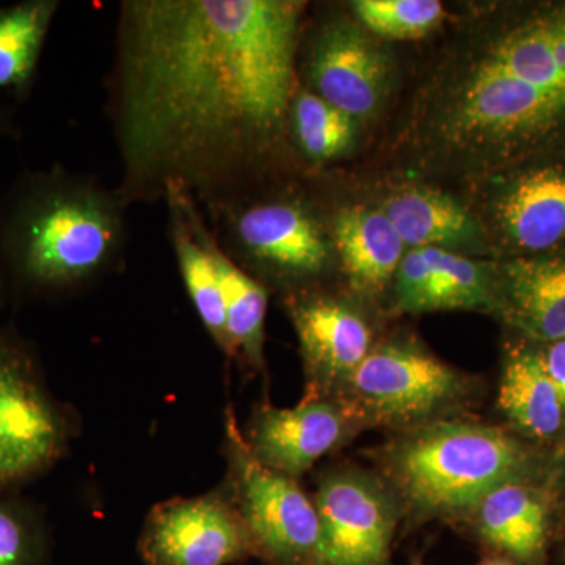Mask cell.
I'll list each match as a JSON object with an SVG mask.
<instances>
[{
    "instance_id": "1",
    "label": "cell",
    "mask_w": 565,
    "mask_h": 565,
    "mask_svg": "<svg viewBox=\"0 0 565 565\" xmlns=\"http://www.w3.org/2000/svg\"><path fill=\"white\" fill-rule=\"evenodd\" d=\"M303 18L297 0L120 3L106 111L129 206L178 185L207 215L255 192L289 151Z\"/></svg>"
},
{
    "instance_id": "2",
    "label": "cell",
    "mask_w": 565,
    "mask_h": 565,
    "mask_svg": "<svg viewBox=\"0 0 565 565\" xmlns=\"http://www.w3.org/2000/svg\"><path fill=\"white\" fill-rule=\"evenodd\" d=\"M129 207L117 188L61 163L20 174L0 199L7 292L63 296L122 269Z\"/></svg>"
},
{
    "instance_id": "3",
    "label": "cell",
    "mask_w": 565,
    "mask_h": 565,
    "mask_svg": "<svg viewBox=\"0 0 565 565\" xmlns=\"http://www.w3.org/2000/svg\"><path fill=\"white\" fill-rule=\"evenodd\" d=\"M384 465L415 511L456 515L497 487L526 481L533 457L500 427L441 419L405 430L386 446Z\"/></svg>"
},
{
    "instance_id": "4",
    "label": "cell",
    "mask_w": 565,
    "mask_h": 565,
    "mask_svg": "<svg viewBox=\"0 0 565 565\" xmlns=\"http://www.w3.org/2000/svg\"><path fill=\"white\" fill-rule=\"evenodd\" d=\"M215 241L245 273L291 288L321 277L333 244L313 206L294 191L247 193L206 215Z\"/></svg>"
},
{
    "instance_id": "5",
    "label": "cell",
    "mask_w": 565,
    "mask_h": 565,
    "mask_svg": "<svg viewBox=\"0 0 565 565\" xmlns=\"http://www.w3.org/2000/svg\"><path fill=\"white\" fill-rule=\"evenodd\" d=\"M470 390L463 374L433 353L388 343L374 348L334 397L360 424L408 430L441 422Z\"/></svg>"
},
{
    "instance_id": "6",
    "label": "cell",
    "mask_w": 565,
    "mask_h": 565,
    "mask_svg": "<svg viewBox=\"0 0 565 565\" xmlns=\"http://www.w3.org/2000/svg\"><path fill=\"white\" fill-rule=\"evenodd\" d=\"M226 487L250 534L256 555L273 565L318 564L319 516L296 478L264 467L237 426L225 416Z\"/></svg>"
},
{
    "instance_id": "7",
    "label": "cell",
    "mask_w": 565,
    "mask_h": 565,
    "mask_svg": "<svg viewBox=\"0 0 565 565\" xmlns=\"http://www.w3.org/2000/svg\"><path fill=\"white\" fill-rule=\"evenodd\" d=\"M70 437L68 416L44 386L28 345L0 329V492L50 470Z\"/></svg>"
},
{
    "instance_id": "8",
    "label": "cell",
    "mask_w": 565,
    "mask_h": 565,
    "mask_svg": "<svg viewBox=\"0 0 565 565\" xmlns=\"http://www.w3.org/2000/svg\"><path fill=\"white\" fill-rule=\"evenodd\" d=\"M139 553L147 565H228L256 555L226 484L156 504L141 530Z\"/></svg>"
},
{
    "instance_id": "9",
    "label": "cell",
    "mask_w": 565,
    "mask_h": 565,
    "mask_svg": "<svg viewBox=\"0 0 565 565\" xmlns=\"http://www.w3.org/2000/svg\"><path fill=\"white\" fill-rule=\"evenodd\" d=\"M315 505L321 531L316 565L386 564L397 505L377 479L352 470L323 476Z\"/></svg>"
},
{
    "instance_id": "10",
    "label": "cell",
    "mask_w": 565,
    "mask_h": 565,
    "mask_svg": "<svg viewBox=\"0 0 565 565\" xmlns=\"http://www.w3.org/2000/svg\"><path fill=\"white\" fill-rule=\"evenodd\" d=\"M565 117V95L515 79L479 62L457 90L449 136L476 145L542 132Z\"/></svg>"
},
{
    "instance_id": "11",
    "label": "cell",
    "mask_w": 565,
    "mask_h": 565,
    "mask_svg": "<svg viewBox=\"0 0 565 565\" xmlns=\"http://www.w3.org/2000/svg\"><path fill=\"white\" fill-rule=\"evenodd\" d=\"M297 65L300 87L321 96L349 117L373 114L384 96L388 58L351 22L326 21L305 40Z\"/></svg>"
},
{
    "instance_id": "12",
    "label": "cell",
    "mask_w": 565,
    "mask_h": 565,
    "mask_svg": "<svg viewBox=\"0 0 565 565\" xmlns=\"http://www.w3.org/2000/svg\"><path fill=\"white\" fill-rule=\"evenodd\" d=\"M286 308L299 338L307 396H337L374 349L370 323L344 300L308 288L289 292Z\"/></svg>"
},
{
    "instance_id": "13",
    "label": "cell",
    "mask_w": 565,
    "mask_h": 565,
    "mask_svg": "<svg viewBox=\"0 0 565 565\" xmlns=\"http://www.w3.org/2000/svg\"><path fill=\"white\" fill-rule=\"evenodd\" d=\"M359 424L338 397L305 394L296 407L259 405L245 440L264 467L297 479L343 446Z\"/></svg>"
},
{
    "instance_id": "14",
    "label": "cell",
    "mask_w": 565,
    "mask_h": 565,
    "mask_svg": "<svg viewBox=\"0 0 565 565\" xmlns=\"http://www.w3.org/2000/svg\"><path fill=\"white\" fill-rule=\"evenodd\" d=\"M393 281L394 302L401 313L500 310L498 275L455 250L411 248Z\"/></svg>"
},
{
    "instance_id": "15",
    "label": "cell",
    "mask_w": 565,
    "mask_h": 565,
    "mask_svg": "<svg viewBox=\"0 0 565 565\" xmlns=\"http://www.w3.org/2000/svg\"><path fill=\"white\" fill-rule=\"evenodd\" d=\"M162 203L169 214V239L185 291L212 341L226 356H233L210 222L191 193L178 185L166 189Z\"/></svg>"
},
{
    "instance_id": "16",
    "label": "cell",
    "mask_w": 565,
    "mask_h": 565,
    "mask_svg": "<svg viewBox=\"0 0 565 565\" xmlns=\"http://www.w3.org/2000/svg\"><path fill=\"white\" fill-rule=\"evenodd\" d=\"M58 10V0H21L0 6V137L17 132L11 107H20L31 98Z\"/></svg>"
},
{
    "instance_id": "17",
    "label": "cell",
    "mask_w": 565,
    "mask_h": 565,
    "mask_svg": "<svg viewBox=\"0 0 565 565\" xmlns=\"http://www.w3.org/2000/svg\"><path fill=\"white\" fill-rule=\"evenodd\" d=\"M500 310L527 337L565 340V258H519L498 275Z\"/></svg>"
},
{
    "instance_id": "18",
    "label": "cell",
    "mask_w": 565,
    "mask_h": 565,
    "mask_svg": "<svg viewBox=\"0 0 565 565\" xmlns=\"http://www.w3.org/2000/svg\"><path fill=\"white\" fill-rule=\"evenodd\" d=\"M329 234L356 291L373 296L394 280L407 245L384 211L345 207L333 215Z\"/></svg>"
},
{
    "instance_id": "19",
    "label": "cell",
    "mask_w": 565,
    "mask_h": 565,
    "mask_svg": "<svg viewBox=\"0 0 565 565\" xmlns=\"http://www.w3.org/2000/svg\"><path fill=\"white\" fill-rule=\"evenodd\" d=\"M509 239L526 252H545L565 239V170H533L512 182L497 204Z\"/></svg>"
},
{
    "instance_id": "20",
    "label": "cell",
    "mask_w": 565,
    "mask_h": 565,
    "mask_svg": "<svg viewBox=\"0 0 565 565\" xmlns=\"http://www.w3.org/2000/svg\"><path fill=\"white\" fill-rule=\"evenodd\" d=\"M498 405L520 433L537 441L565 434V407L541 349L519 348L505 359Z\"/></svg>"
},
{
    "instance_id": "21",
    "label": "cell",
    "mask_w": 565,
    "mask_h": 565,
    "mask_svg": "<svg viewBox=\"0 0 565 565\" xmlns=\"http://www.w3.org/2000/svg\"><path fill=\"white\" fill-rule=\"evenodd\" d=\"M490 68L565 95V9L546 11L494 40L481 58Z\"/></svg>"
},
{
    "instance_id": "22",
    "label": "cell",
    "mask_w": 565,
    "mask_h": 565,
    "mask_svg": "<svg viewBox=\"0 0 565 565\" xmlns=\"http://www.w3.org/2000/svg\"><path fill=\"white\" fill-rule=\"evenodd\" d=\"M475 516L479 534L515 559L534 563L544 553L548 508L526 481L497 487L476 505Z\"/></svg>"
},
{
    "instance_id": "23",
    "label": "cell",
    "mask_w": 565,
    "mask_h": 565,
    "mask_svg": "<svg viewBox=\"0 0 565 565\" xmlns=\"http://www.w3.org/2000/svg\"><path fill=\"white\" fill-rule=\"evenodd\" d=\"M382 211L411 248L468 247L481 241L478 222L462 204L430 189H405L386 200Z\"/></svg>"
},
{
    "instance_id": "24",
    "label": "cell",
    "mask_w": 565,
    "mask_h": 565,
    "mask_svg": "<svg viewBox=\"0 0 565 565\" xmlns=\"http://www.w3.org/2000/svg\"><path fill=\"white\" fill-rule=\"evenodd\" d=\"M215 262L225 297L226 330L233 356H243L253 370L264 367V327H266L269 292L258 278L222 250L215 241Z\"/></svg>"
},
{
    "instance_id": "25",
    "label": "cell",
    "mask_w": 565,
    "mask_h": 565,
    "mask_svg": "<svg viewBox=\"0 0 565 565\" xmlns=\"http://www.w3.org/2000/svg\"><path fill=\"white\" fill-rule=\"evenodd\" d=\"M355 132L348 114L307 88H297L288 111L289 148L308 163H326L343 154Z\"/></svg>"
},
{
    "instance_id": "26",
    "label": "cell",
    "mask_w": 565,
    "mask_h": 565,
    "mask_svg": "<svg viewBox=\"0 0 565 565\" xmlns=\"http://www.w3.org/2000/svg\"><path fill=\"white\" fill-rule=\"evenodd\" d=\"M353 10L364 29L394 40L422 39L445 17L438 0H359Z\"/></svg>"
},
{
    "instance_id": "27",
    "label": "cell",
    "mask_w": 565,
    "mask_h": 565,
    "mask_svg": "<svg viewBox=\"0 0 565 565\" xmlns=\"http://www.w3.org/2000/svg\"><path fill=\"white\" fill-rule=\"evenodd\" d=\"M46 535L31 505L0 492V565H41Z\"/></svg>"
},
{
    "instance_id": "28",
    "label": "cell",
    "mask_w": 565,
    "mask_h": 565,
    "mask_svg": "<svg viewBox=\"0 0 565 565\" xmlns=\"http://www.w3.org/2000/svg\"><path fill=\"white\" fill-rule=\"evenodd\" d=\"M542 356H544L546 370L559 390L565 407V340L546 344V348L542 349Z\"/></svg>"
},
{
    "instance_id": "29",
    "label": "cell",
    "mask_w": 565,
    "mask_h": 565,
    "mask_svg": "<svg viewBox=\"0 0 565 565\" xmlns=\"http://www.w3.org/2000/svg\"><path fill=\"white\" fill-rule=\"evenodd\" d=\"M7 294L9 292H7V288L6 285H3L2 277H0V310H2L3 302H6Z\"/></svg>"
},
{
    "instance_id": "30",
    "label": "cell",
    "mask_w": 565,
    "mask_h": 565,
    "mask_svg": "<svg viewBox=\"0 0 565 565\" xmlns=\"http://www.w3.org/2000/svg\"><path fill=\"white\" fill-rule=\"evenodd\" d=\"M482 565H512V564L504 563V561H487V563H484Z\"/></svg>"
},
{
    "instance_id": "31",
    "label": "cell",
    "mask_w": 565,
    "mask_h": 565,
    "mask_svg": "<svg viewBox=\"0 0 565 565\" xmlns=\"http://www.w3.org/2000/svg\"><path fill=\"white\" fill-rule=\"evenodd\" d=\"M414 565H418V564H414Z\"/></svg>"
},
{
    "instance_id": "32",
    "label": "cell",
    "mask_w": 565,
    "mask_h": 565,
    "mask_svg": "<svg viewBox=\"0 0 565 565\" xmlns=\"http://www.w3.org/2000/svg\"><path fill=\"white\" fill-rule=\"evenodd\" d=\"M564 460H565V457H564Z\"/></svg>"
}]
</instances>
